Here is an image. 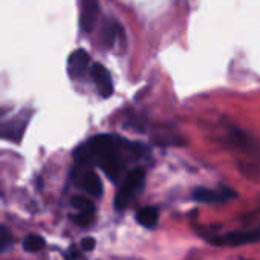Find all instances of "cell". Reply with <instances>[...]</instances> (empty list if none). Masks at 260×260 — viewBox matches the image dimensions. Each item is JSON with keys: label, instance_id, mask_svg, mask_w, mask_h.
I'll use <instances>...</instances> for the list:
<instances>
[{"label": "cell", "instance_id": "6da1fadb", "mask_svg": "<svg viewBox=\"0 0 260 260\" xmlns=\"http://www.w3.org/2000/svg\"><path fill=\"white\" fill-rule=\"evenodd\" d=\"M125 146L127 143L115 135H96L77 150L75 158L78 164L100 166L107 178L116 181L124 169L122 149Z\"/></svg>", "mask_w": 260, "mask_h": 260}, {"label": "cell", "instance_id": "7a4b0ae2", "mask_svg": "<svg viewBox=\"0 0 260 260\" xmlns=\"http://www.w3.org/2000/svg\"><path fill=\"white\" fill-rule=\"evenodd\" d=\"M144 170L143 169H134L130 170L122 182V185L119 187L116 198H115V208L116 210H124L128 202L132 201V198L141 190L143 184H144Z\"/></svg>", "mask_w": 260, "mask_h": 260}, {"label": "cell", "instance_id": "3957f363", "mask_svg": "<svg viewBox=\"0 0 260 260\" xmlns=\"http://www.w3.org/2000/svg\"><path fill=\"white\" fill-rule=\"evenodd\" d=\"M100 16L98 0H80V26L84 32L95 29Z\"/></svg>", "mask_w": 260, "mask_h": 260}, {"label": "cell", "instance_id": "277c9868", "mask_svg": "<svg viewBox=\"0 0 260 260\" xmlns=\"http://www.w3.org/2000/svg\"><path fill=\"white\" fill-rule=\"evenodd\" d=\"M90 75H92V80L98 89V93L103 98H109L113 93V83H112L110 72L103 64L93 63L90 68Z\"/></svg>", "mask_w": 260, "mask_h": 260}, {"label": "cell", "instance_id": "5b68a950", "mask_svg": "<svg viewBox=\"0 0 260 260\" xmlns=\"http://www.w3.org/2000/svg\"><path fill=\"white\" fill-rule=\"evenodd\" d=\"M89 66H90V57L84 49H77L75 52L71 54L68 63L71 78H77V80L81 78L87 72Z\"/></svg>", "mask_w": 260, "mask_h": 260}, {"label": "cell", "instance_id": "8992f818", "mask_svg": "<svg viewBox=\"0 0 260 260\" xmlns=\"http://www.w3.org/2000/svg\"><path fill=\"white\" fill-rule=\"evenodd\" d=\"M26 121L22 118H14L0 125V138L8 140L11 143H19L25 134Z\"/></svg>", "mask_w": 260, "mask_h": 260}, {"label": "cell", "instance_id": "52a82bcc", "mask_svg": "<svg viewBox=\"0 0 260 260\" xmlns=\"http://www.w3.org/2000/svg\"><path fill=\"white\" fill-rule=\"evenodd\" d=\"M236 196V193H233L231 190H210V188H198L193 193V198L199 202H219V201H225Z\"/></svg>", "mask_w": 260, "mask_h": 260}, {"label": "cell", "instance_id": "ba28073f", "mask_svg": "<svg viewBox=\"0 0 260 260\" xmlns=\"http://www.w3.org/2000/svg\"><path fill=\"white\" fill-rule=\"evenodd\" d=\"M81 187L90 193L92 196H100L103 193V184H101V179L100 176L93 172V170H89L83 175L81 178Z\"/></svg>", "mask_w": 260, "mask_h": 260}, {"label": "cell", "instance_id": "9c48e42d", "mask_svg": "<svg viewBox=\"0 0 260 260\" xmlns=\"http://www.w3.org/2000/svg\"><path fill=\"white\" fill-rule=\"evenodd\" d=\"M257 239H258V236L254 234V233H230V234L223 236L219 243L236 246V245H243V243H248V242H255Z\"/></svg>", "mask_w": 260, "mask_h": 260}, {"label": "cell", "instance_id": "30bf717a", "mask_svg": "<svg viewBox=\"0 0 260 260\" xmlns=\"http://www.w3.org/2000/svg\"><path fill=\"white\" fill-rule=\"evenodd\" d=\"M119 32H121V29H119V25L118 23L110 22V20H106V23L103 26V32H101L103 45L106 48H110L115 43V40H116V37H118Z\"/></svg>", "mask_w": 260, "mask_h": 260}, {"label": "cell", "instance_id": "8fae6325", "mask_svg": "<svg viewBox=\"0 0 260 260\" xmlns=\"http://www.w3.org/2000/svg\"><path fill=\"white\" fill-rule=\"evenodd\" d=\"M158 210L153 208V207H144L138 211L137 214V219L138 222L146 226V228H153L156 223H158Z\"/></svg>", "mask_w": 260, "mask_h": 260}, {"label": "cell", "instance_id": "7c38bea8", "mask_svg": "<svg viewBox=\"0 0 260 260\" xmlns=\"http://www.w3.org/2000/svg\"><path fill=\"white\" fill-rule=\"evenodd\" d=\"M25 249L26 251H31V252H37L40 251L43 246H45V239L39 234H31L25 239V243H23Z\"/></svg>", "mask_w": 260, "mask_h": 260}, {"label": "cell", "instance_id": "4fadbf2b", "mask_svg": "<svg viewBox=\"0 0 260 260\" xmlns=\"http://www.w3.org/2000/svg\"><path fill=\"white\" fill-rule=\"evenodd\" d=\"M72 205L78 210V213H95V205L84 196H75L72 199Z\"/></svg>", "mask_w": 260, "mask_h": 260}, {"label": "cell", "instance_id": "5bb4252c", "mask_svg": "<svg viewBox=\"0 0 260 260\" xmlns=\"http://www.w3.org/2000/svg\"><path fill=\"white\" fill-rule=\"evenodd\" d=\"M74 220L78 223V225H89L92 220H93V213H78Z\"/></svg>", "mask_w": 260, "mask_h": 260}, {"label": "cell", "instance_id": "9a60e30c", "mask_svg": "<svg viewBox=\"0 0 260 260\" xmlns=\"http://www.w3.org/2000/svg\"><path fill=\"white\" fill-rule=\"evenodd\" d=\"M11 233L5 228H0V248H5L11 243Z\"/></svg>", "mask_w": 260, "mask_h": 260}, {"label": "cell", "instance_id": "2e32d148", "mask_svg": "<svg viewBox=\"0 0 260 260\" xmlns=\"http://www.w3.org/2000/svg\"><path fill=\"white\" fill-rule=\"evenodd\" d=\"M81 246H83V249H86V251H92V249L95 248V239H93V237H84V239L81 240Z\"/></svg>", "mask_w": 260, "mask_h": 260}, {"label": "cell", "instance_id": "e0dca14e", "mask_svg": "<svg viewBox=\"0 0 260 260\" xmlns=\"http://www.w3.org/2000/svg\"><path fill=\"white\" fill-rule=\"evenodd\" d=\"M66 258L68 260H77V258H80V254H78L77 249H71L69 254H66Z\"/></svg>", "mask_w": 260, "mask_h": 260}, {"label": "cell", "instance_id": "ac0fdd59", "mask_svg": "<svg viewBox=\"0 0 260 260\" xmlns=\"http://www.w3.org/2000/svg\"><path fill=\"white\" fill-rule=\"evenodd\" d=\"M4 113H5V112H4L2 109H0V118H2V115H4Z\"/></svg>", "mask_w": 260, "mask_h": 260}]
</instances>
